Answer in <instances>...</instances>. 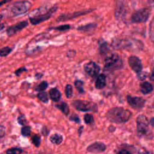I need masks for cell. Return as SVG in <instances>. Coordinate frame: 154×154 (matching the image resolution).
<instances>
[{
  "instance_id": "obj_25",
  "label": "cell",
  "mask_w": 154,
  "mask_h": 154,
  "mask_svg": "<svg viewBox=\"0 0 154 154\" xmlns=\"http://www.w3.org/2000/svg\"><path fill=\"white\" fill-rule=\"evenodd\" d=\"M22 149L19 147H13L8 149L6 151L7 154H21L22 153Z\"/></svg>"
},
{
  "instance_id": "obj_41",
  "label": "cell",
  "mask_w": 154,
  "mask_h": 154,
  "mask_svg": "<svg viewBox=\"0 0 154 154\" xmlns=\"http://www.w3.org/2000/svg\"><path fill=\"white\" fill-rule=\"evenodd\" d=\"M5 27V25L4 23H0V31H1Z\"/></svg>"
},
{
  "instance_id": "obj_40",
  "label": "cell",
  "mask_w": 154,
  "mask_h": 154,
  "mask_svg": "<svg viewBox=\"0 0 154 154\" xmlns=\"http://www.w3.org/2000/svg\"><path fill=\"white\" fill-rule=\"evenodd\" d=\"M82 129H83V126H81L79 129H78V132H79V135H81L82 132Z\"/></svg>"
},
{
  "instance_id": "obj_10",
  "label": "cell",
  "mask_w": 154,
  "mask_h": 154,
  "mask_svg": "<svg viewBox=\"0 0 154 154\" xmlns=\"http://www.w3.org/2000/svg\"><path fill=\"white\" fill-rule=\"evenodd\" d=\"M28 25V23L26 20L19 22L14 25L9 26L6 30L7 34L8 36H11L15 34L16 33L19 32L25 27H26Z\"/></svg>"
},
{
  "instance_id": "obj_16",
  "label": "cell",
  "mask_w": 154,
  "mask_h": 154,
  "mask_svg": "<svg viewBox=\"0 0 154 154\" xmlns=\"http://www.w3.org/2000/svg\"><path fill=\"white\" fill-rule=\"evenodd\" d=\"M153 89V85L149 82H143L140 84V91L144 94L151 93Z\"/></svg>"
},
{
  "instance_id": "obj_7",
  "label": "cell",
  "mask_w": 154,
  "mask_h": 154,
  "mask_svg": "<svg viewBox=\"0 0 154 154\" xmlns=\"http://www.w3.org/2000/svg\"><path fill=\"white\" fill-rule=\"evenodd\" d=\"M150 16V10L148 8H141L135 11L131 17L134 23H143L147 20Z\"/></svg>"
},
{
  "instance_id": "obj_28",
  "label": "cell",
  "mask_w": 154,
  "mask_h": 154,
  "mask_svg": "<svg viewBox=\"0 0 154 154\" xmlns=\"http://www.w3.org/2000/svg\"><path fill=\"white\" fill-rule=\"evenodd\" d=\"M84 120L86 124H91L94 122L93 116L90 114H86L84 116Z\"/></svg>"
},
{
  "instance_id": "obj_31",
  "label": "cell",
  "mask_w": 154,
  "mask_h": 154,
  "mask_svg": "<svg viewBox=\"0 0 154 154\" xmlns=\"http://www.w3.org/2000/svg\"><path fill=\"white\" fill-rule=\"evenodd\" d=\"M69 119L71 120V121H73V122H75V123H80V119H79V117L78 116V115L77 114H72L71 115V116L69 117Z\"/></svg>"
},
{
  "instance_id": "obj_29",
  "label": "cell",
  "mask_w": 154,
  "mask_h": 154,
  "mask_svg": "<svg viewBox=\"0 0 154 154\" xmlns=\"http://www.w3.org/2000/svg\"><path fill=\"white\" fill-rule=\"evenodd\" d=\"M32 143L36 147H38L40 145V143H41L40 137L37 135H34L32 138Z\"/></svg>"
},
{
  "instance_id": "obj_43",
  "label": "cell",
  "mask_w": 154,
  "mask_h": 154,
  "mask_svg": "<svg viewBox=\"0 0 154 154\" xmlns=\"http://www.w3.org/2000/svg\"><path fill=\"white\" fill-rule=\"evenodd\" d=\"M150 123H151V125H152L153 126H154V118H153V119H151V120H150Z\"/></svg>"
},
{
  "instance_id": "obj_14",
  "label": "cell",
  "mask_w": 154,
  "mask_h": 154,
  "mask_svg": "<svg viewBox=\"0 0 154 154\" xmlns=\"http://www.w3.org/2000/svg\"><path fill=\"white\" fill-rule=\"evenodd\" d=\"M106 85V76L104 74H100L98 75L96 82L95 87L97 89H102Z\"/></svg>"
},
{
  "instance_id": "obj_12",
  "label": "cell",
  "mask_w": 154,
  "mask_h": 154,
  "mask_svg": "<svg viewBox=\"0 0 154 154\" xmlns=\"http://www.w3.org/2000/svg\"><path fill=\"white\" fill-rule=\"evenodd\" d=\"M126 99L128 103L134 108H141L144 106L145 103V100L142 97L128 96Z\"/></svg>"
},
{
  "instance_id": "obj_17",
  "label": "cell",
  "mask_w": 154,
  "mask_h": 154,
  "mask_svg": "<svg viewBox=\"0 0 154 154\" xmlns=\"http://www.w3.org/2000/svg\"><path fill=\"white\" fill-rule=\"evenodd\" d=\"M55 106L60 109L64 114L65 115H68L69 113V108L68 105L64 102H61V103L57 104L55 105Z\"/></svg>"
},
{
  "instance_id": "obj_9",
  "label": "cell",
  "mask_w": 154,
  "mask_h": 154,
  "mask_svg": "<svg viewBox=\"0 0 154 154\" xmlns=\"http://www.w3.org/2000/svg\"><path fill=\"white\" fill-rule=\"evenodd\" d=\"M84 69L85 72L93 78L97 76L100 72V67L93 61H90L85 64Z\"/></svg>"
},
{
  "instance_id": "obj_18",
  "label": "cell",
  "mask_w": 154,
  "mask_h": 154,
  "mask_svg": "<svg viewBox=\"0 0 154 154\" xmlns=\"http://www.w3.org/2000/svg\"><path fill=\"white\" fill-rule=\"evenodd\" d=\"M97 25L94 23H88L85 25H81L79 26L77 28V29L79 31H90L92 29H94L96 27Z\"/></svg>"
},
{
  "instance_id": "obj_5",
  "label": "cell",
  "mask_w": 154,
  "mask_h": 154,
  "mask_svg": "<svg viewBox=\"0 0 154 154\" xmlns=\"http://www.w3.org/2000/svg\"><path fill=\"white\" fill-rule=\"evenodd\" d=\"M72 105L77 110H79L80 111L96 112L97 110V106L96 103L87 100H76L72 102Z\"/></svg>"
},
{
  "instance_id": "obj_30",
  "label": "cell",
  "mask_w": 154,
  "mask_h": 154,
  "mask_svg": "<svg viewBox=\"0 0 154 154\" xmlns=\"http://www.w3.org/2000/svg\"><path fill=\"white\" fill-rule=\"evenodd\" d=\"M17 122L21 125H25L26 123V120L23 115H20L17 117Z\"/></svg>"
},
{
  "instance_id": "obj_15",
  "label": "cell",
  "mask_w": 154,
  "mask_h": 154,
  "mask_svg": "<svg viewBox=\"0 0 154 154\" xmlns=\"http://www.w3.org/2000/svg\"><path fill=\"white\" fill-rule=\"evenodd\" d=\"M49 93L50 98L54 102H58L60 100L61 97V94L57 88H52L49 90Z\"/></svg>"
},
{
  "instance_id": "obj_34",
  "label": "cell",
  "mask_w": 154,
  "mask_h": 154,
  "mask_svg": "<svg viewBox=\"0 0 154 154\" xmlns=\"http://www.w3.org/2000/svg\"><path fill=\"white\" fill-rule=\"evenodd\" d=\"M146 76H147V73H146V72H141L138 73L137 75V77L140 80L144 79L145 78H146Z\"/></svg>"
},
{
  "instance_id": "obj_6",
  "label": "cell",
  "mask_w": 154,
  "mask_h": 154,
  "mask_svg": "<svg viewBox=\"0 0 154 154\" xmlns=\"http://www.w3.org/2000/svg\"><path fill=\"white\" fill-rule=\"evenodd\" d=\"M149 122L147 118L144 115L138 116L137 118V129L140 135H146L149 134Z\"/></svg>"
},
{
  "instance_id": "obj_37",
  "label": "cell",
  "mask_w": 154,
  "mask_h": 154,
  "mask_svg": "<svg viewBox=\"0 0 154 154\" xmlns=\"http://www.w3.org/2000/svg\"><path fill=\"white\" fill-rule=\"evenodd\" d=\"M139 154H149L148 151H146L145 150L143 149V150H142L141 149H140L139 150Z\"/></svg>"
},
{
  "instance_id": "obj_13",
  "label": "cell",
  "mask_w": 154,
  "mask_h": 154,
  "mask_svg": "<svg viewBox=\"0 0 154 154\" xmlns=\"http://www.w3.org/2000/svg\"><path fill=\"white\" fill-rule=\"evenodd\" d=\"M106 145L104 143L96 141L89 145L87 149V150L90 153H98L104 152L106 150Z\"/></svg>"
},
{
  "instance_id": "obj_44",
  "label": "cell",
  "mask_w": 154,
  "mask_h": 154,
  "mask_svg": "<svg viewBox=\"0 0 154 154\" xmlns=\"http://www.w3.org/2000/svg\"><path fill=\"white\" fill-rule=\"evenodd\" d=\"M2 17H3V15L1 14H0V21L1 20V19H2Z\"/></svg>"
},
{
  "instance_id": "obj_1",
  "label": "cell",
  "mask_w": 154,
  "mask_h": 154,
  "mask_svg": "<svg viewBox=\"0 0 154 154\" xmlns=\"http://www.w3.org/2000/svg\"><path fill=\"white\" fill-rule=\"evenodd\" d=\"M58 7L54 5L49 10L45 6L35 9L29 13V18L32 25H37L49 19L57 10Z\"/></svg>"
},
{
  "instance_id": "obj_2",
  "label": "cell",
  "mask_w": 154,
  "mask_h": 154,
  "mask_svg": "<svg viewBox=\"0 0 154 154\" xmlns=\"http://www.w3.org/2000/svg\"><path fill=\"white\" fill-rule=\"evenodd\" d=\"M132 116V113L128 109L121 107H114L108 111L106 114L107 119L111 122L122 123L128 122Z\"/></svg>"
},
{
  "instance_id": "obj_45",
  "label": "cell",
  "mask_w": 154,
  "mask_h": 154,
  "mask_svg": "<svg viewBox=\"0 0 154 154\" xmlns=\"http://www.w3.org/2000/svg\"><path fill=\"white\" fill-rule=\"evenodd\" d=\"M0 97H1V93H0Z\"/></svg>"
},
{
  "instance_id": "obj_24",
  "label": "cell",
  "mask_w": 154,
  "mask_h": 154,
  "mask_svg": "<svg viewBox=\"0 0 154 154\" xmlns=\"http://www.w3.org/2000/svg\"><path fill=\"white\" fill-rule=\"evenodd\" d=\"M48 87V83L46 81H42L40 82L36 87L35 90L39 92L43 91L45 89H46Z\"/></svg>"
},
{
  "instance_id": "obj_36",
  "label": "cell",
  "mask_w": 154,
  "mask_h": 154,
  "mask_svg": "<svg viewBox=\"0 0 154 154\" xmlns=\"http://www.w3.org/2000/svg\"><path fill=\"white\" fill-rule=\"evenodd\" d=\"M117 154H132V153L126 149H122Z\"/></svg>"
},
{
  "instance_id": "obj_22",
  "label": "cell",
  "mask_w": 154,
  "mask_h": 154,
  "mask_svg": "<svg viewBox=\"0 0 154 154\" xmlns=\"http://www.w3.org/2000/svg\"><path fill=\"white\" fill-rule=\"evenodd\" d=\"M12 51V48L8 46L3 47L0 49V57H6Z\"/></svg>"
},
{
  "instance_id": "obj_39",
  "label": "cell",
  "mask_w": 154,
  "mask_h": 154,
  "mask_svg": "<svg viewBox=\"0 0 154 154\" xmlns=\"http://www.w3.org/2000/svg\"><path fill=\"white\" fill-rule=\"evenodd\" d=\"M150 79L152 81H154V69L152 72V74L150 75Z\"/></svg>"
},
{
  "instance_id": "obj_8",
  "label": "cell",
  "mask_w": 154,
  "mask_h": 154,
  "mask_svg": "<svg viewBox=\"0 0 154 154\" xmlns=\"http://www.w3.org/2000/svg\"><path fill=\"white\" fill-rule=\"evenodd\" d=\"M92 11V10H84L82 11H76L72 13H68V14H62L60 15L58 18H57V21L58 22H62V21H65L67 20H71L72 19L78 17L79 16L85 15L88 13H90Z\"/></svg>"
},
{
  "instance_id": "obj_38",
  "label": "cell",
  "mask_w": 154,
  "mask_h": 154,
  "mask_svg": "<svg viewBox=\"0 0 154 154\" xmlns=\"http://www.w3.org/2000/svg\"><path fill=\"white\" fill-rule=\"evenodd\" d=\"M42 76H43V74H42V73H36L35 75V78H36L37 79H40V78H42Z\"/></svg>"
},
{
  "instance_id": "obj_35",
  "label": "cell",
  "mask_w": 154,
  "mask_h": 154,
  "mask_svg": "<svg viewBox=\"0 0 154 154\" xmlns=\"http://www.w3.org/2000/svg\"><path fill=\"white\" fill-rule=\"evenodd\" d=\"M5 134V128L3 126L0 125V138L4 136Z\"/></svg>"
},
{
  "instance_id": "obj_20",
  "label": "cell",
  "mask_w": 154,
  "mask_h": 154,
  "mask_svg": "<svg viewBox=\"0 0 154 154\" xmlns=\"http://www.w3.org/2000/svg\"><path fill=\"white\" fill-rule=\"evenodd\" d=\"M74 85L75 88L78 90V91L80 93H84V82L81 80H76L74 82Z\"/></svg>"
},
{
  "instance_id": "obj_19",
  "label": "cell",
  "mask_w": 154,
  "mask_h": 154,
  "mask_svg": "<svg viewBox=\"0 0 154 154\" xmlns=\"http://www.w3.org/2000/svg\"><path fill=\"white\" fill-rule=\"evenodd\" d=\"M63 140V136L58 134H54L50 137V141L51 143L55 144H60Z\"/></svg>"
},
{
  "instance_id": "obj_21",
  "label": "cell",
  "mask_w": 154,
  "mask_h": 154,
  "mask_svg": "<svg viewBox=\"0 0 154 154\" xmlns=\"http://www.w3.org/2000/svg\"><path fill=\"white\" fill-rule=\"evenodd\" d=\"M38 99L41 100L42 102L48 103L49 100V97L48 94L45 91H40L37 94Z\"/></svg>"
},
{
  "instance_id": "obj_11",
  "label": "cell",
  "mask_w": 154,
  "mask_h": 154,
  "mask_svg": "<svg viewBox=\"0 0 154 154\" xmlns=\"http://www.w3.org/2000/svg\"><path fill=\"white\" fill-rule=\"evenodd\" d=\"M129 65L132 70L137 74L141 72L143 66L140 59L136 56H131L128 59Z\"/></svg>"
},
{
  "instance_id": "obj_27",
  "label": "cell",
  "mask_w": 154,
  "mask_h": 154,
  "mask_svg": "<svg viewBox=\"0 0 154 154\" xmlns=\"http://www.w3.org/2000/svg\"><path fill=\"white\" fill-rule=\"evenodd\" d=\"M21 134L24 137H28L31 134V128L29 126H25L21 129Z\"/></svg>"
},
{
  "instance_id": "obj_23",
  "label": "cell",
  "mask_w": 154,
  "mask_h": 154,
  "mask_svg": "<svg viewBox=\"0 0 154 154\" xmlns=\"http://www.w3.org/2000/svg\"><path fill=\"white\" fill-rule=\"evenodd\" d=\"M70 28V26L69 25L65 24V25H59L57 26L50 28V29H54V30H57V31H64L68 30Z\"/></svg>"
},
{
  "instance_id": "obj_3",
  "label": "cell",
  "mask_w": 154,
  "mask_h": 154,
  "mask_svg": "<svg viewBox=\"0 0 154 154\" xmlns=\"http://www.w3.org/2000/svg\"><path fill=\"white\" fill-rule=\"evenodd\" d=\"M31 6V3L26 1H19L13 2L10 7V11L14 16H19L28 11Z\"/></svg>"
},
{
  "instance_id": "obj_32",
  "label": "cell",
  "mask_w": 154,
  "mask_h": 154,
  "mask_svg": "<svg viewBox=\"0 0 154 154\" xmlns=\"http://www.w3.org/2000/svg\"><path fill=\"white\" fill-rule=\"evenodd\" d=\"M26 71H27V69H26L25 67H21L19 68L18 69L15 70L14 74L16 76H19L22 73H23V72H26Z\"/></svg>"
},
{
  "instance_id": "obj_42",
  "label": "cell",
  "mask_w": 154,
  "mask_h": 154,
  "mask_svg": "<svg viewBox=\"0 0 154 154\" xmlns=\"http://www.w3.org/2000/svg\"><path fill=\"white\" fill-rule=\"evenodd\" d=\"M7 2H8V1H1L0 2V7L1 6H2L4 4H5V3H7Z\"/></svg>"
},
{
  "instance_id": "obj_4",
  "label": "cell",
  "mask_w": 154,
  "mask_h": 154,
  "mask_svg": "<svg viewBox=\"0 0 154 154\" xmlns=\"http://www.w3.org/2000/svg\"><path fill=\"white\" fill-rule=\"evenodd\" d=\"M122 66V61L119 55L112 54L105 60L104 67L108 70H113L120 69Z\"/></svg>"
},
{
  "instance_id": "obj_33",
  "label": "cell",
  "mask_w": 154,
  "mask_h": 154,
  "mask_svg": "<svg viewBox=\"0 0 154 154\" xmlns=\"http://www.w3.org/2000/svg\"><path fill=\"white\" fill-rule=\"evenodd\" d=\"M100 51V52L103 53V52H106L108 51V47H107V44L106 43L104 42V43H102L101 44H100V48H99Z\"/></svg>"
},
{
  "instance_id": "obj_26",
  "label": "cell",
  "mask_w": 154,
  "mask_h": 154,
  "mask_svg": "<svg viewBox=\"0 0 154 154\" xmlns=\"http://www.w3.org/2000/svg\"><path fill=\"white\" fill-rule=\"evenodd\" d=\"M65 93L67 98H70L73 95V88L70 84H67L65 88Z\"/></svg>"
}]
</instances>
